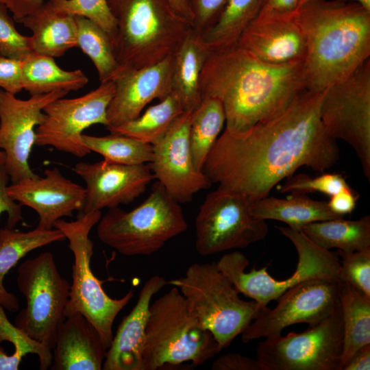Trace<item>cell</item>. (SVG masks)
Listing matches in <instances>:
<instances>
[{"label":"cell","mask_w":370,"mask_h":370,"mask_svg":"<svg viewBox=\"0 0 370 370\" xmlns=\"http://www.w3.org/2000/svg\"><path fill=\"white\" fill-rule=\"evenodd\" d=\"M21 23L32 32L30 36L32 52L55 58L77 47L75 16L57 11L47 2L24 18Z\"/></svg>","instance_id":"cb8c5ba5"},{"label":"cell","mask_w":370,"mask_h":370,"mask_svg":"<svg viewBox=\"0 0 370 370\" xmlns=\"http://www.w3.org/2000/svg\"><path fill=\"white\" fill-rule=\"evenodd\" d=\"M116 23L112 43L123 68L141 69L173 56L193 30L169 0H107Z\"/></svg>","instance_id":"277c9868"},{"label":"cell","mask_w":370,"mask_h":370,"mask_svg":"<svg viewBox=\"0 0 370 370\" xmlns=\"http://www.w3.org/2000/svg\"><path fill=\"white\" fill-rule=\"evenodd\" d=\"M219 352L214 336L190 312L177 287L151 304L143 351V370L187 362L197 367Z\"/></svg>","instance_id":"5b68a950"},{"label":"cell","mask_w":370,"mask_h":370,"mask_svg":"<svg viewBox=\"0 0 370 370\" xmlns=\"http://www.w3.org/2000/svg\"><path fill=\"white\" fill-rule=\"evenodd\" d=\"M324 92L306 90L280 114L245 130L225 129L202 171L218 188L254 202L301 166L321 173L330 169L340 151L320 118Z\"/></svg>","instance_id":"6da1fadb"},{"label":"cell","mask_w":370,"mask_h":370,"mask_svg":"<svg viewBox=\"0 0 370 370\" xmlns=\"http://www.w3.org/2000/svg\"><path fill=\"white\" fill-rule=\"evenodd\" d=\"M173 56L150 66H121L112 78L115 90L107 110L106 127H115L136 119L154 99L161 101L171 92Z\"/></svg>","instance_id":"d6986e66"},{"label":"cell","mask_w":370,"mask_h":370,"mask_svg":"<svg viewBox=\"0 0 370 370\" xmlns=\"http://www.w3.org/2000/svg\"><path fill=\"white\" fill-rule=\"evenodd\" d=\"M343 1L355 2L360 5L365 9L370 11V0H341Z\"/></svg>","instance_id":"816d5d0a"},{"label":"cell","mask_w":370,"mask_h":370,"mask_svg":"<svg viewBox=\"0 0 370 370\" xmlns=\"http://www.w3.org/2000/svg\"><path fill=\"white\" fill-rule=\"evenodd\" d=\"M187 227L180 203L157 181L134 209H108L97 223V233L102 243L122 255L148 256Z\"/></svg>","instance_id":"52a82bcc"},{"label":"cell","mask_w":370,"mask_h":370,"mask_svg":"<svg viewBox=\"0 0 370 370\" xmlns=\"http://www.w3.org/2000/svg\"><path fill=\"white\" fill-rule=\"evenodd\" d=\"M192 112H184L163 137L152 145L153 158L147 163L154 179L177 202H190L195 194L212 182L196 169L189 143Z\"/></svg>","instance_id":"e0dca14e"},{"label":"cell","mask_w":370,"mask_h":370,"mask_svg":"<svg viewBox=\"0 0 370 370\" xmlns=\"http://www.w3.org/2000/svg\"><path fill=\"white\" fill-rule=\"evenodd\" d=\"M68 93L56 91L21 99L0 88V149L5 154L4 168L12 183L38 176L29 164L36 129L45 120L44 108Z\"/></svg>","instance_id":"2e32d148"},{"label":"cell","mask_w":370,"mask_h":370,"mask_svg":"<svg viewBox=\"0 0 370 370\" xmlns=\"http://www.w3.org/2000/svg\"><path fill=\"white\" fill-rule=\"evenodd\" d=\"M300 0H265L256 18H293L299 7Z\"/></svg>","instance_id":"ee69618b"},{"label":"cell","mask_w":370,"mask_h":370,"mask_svg":"<svg viewBox=\"0 0 370 370\" xmlns=\"http://www.w3.org/2000/svg\"><path fill=\"white\" fill-rule=\"evenodd\" d=\"M112 81L75 98H59L47 105L45 121L36 129L37 146H51L60 151L82 158L91 151L82 140L89 127L107 125V110L114 96Z\"/></svg>","instance_id":"5bb4252c"},{"label":"cell","mask_w":370,"mask_h":370,"mask_svg":"<svg viewBox=\"0 0 370 370\" xmlns=\"http://www.w3.org/2000/svg\"><path fill=\"white\" fill-rule=\"evenodd\" d=\"M167 284L178 288L190 312L212 334L220 351L244 332L262 308L254 300L242 299L214 262L193 263L184 276Z\"/></svg>","instance_id":"8992f818"},{"label":"cell","mask_w":370,"mask_h":370,"mask_svg":"<svg viewBox=\"0 0 370 370\" xmlns=\"http://www.w3.org/2000/svg\"><path fill=\"white\" fill-rule=\"evenodd\" d=\"M184 112L177 97L171 92L159 103L150 106L136 119L118 127L108 128L151 145L159 141Z\"/></svg>","instance_id":"1f68e13d"},{"label":"cell","mask_w":370,"mask_h":370,"mask_svg":"<svg viewBox=\"0 0 370 370\" xmlns=\"http://www.w3.org/2000/svg\"><path fill=\"white\" fill-rule=\"evenodd\" d=\"M10 197L21 206L34 210L39 217L38 227L53 228L54 223L64 217L79 212L86 190L81 185L65 177L56 168L47 169L44 177L27 178L8 185Z\"/></svg>","instance_id":"ffe728a7"},{"label":"cell","mask_w":370,"mask_h":370,"mask_svg":"<svg viewBox=\"0 0 370 370\" xmlns=\"http://www.w3.org/2000/svg\"><path fill=\"white\" fill-rule=\"evenodd\" d=\"M14 21L0 1V56L23 61L32 52L30 36L20 34Z\"/></svg>","instance_id":"ab89813d"},{"label":"cell","mask_w":370,"mask_h":370,"mask_svg":"<svg viewBox=\"0 0 370 370\" xmlns=\"http://www.w3.org/2000/svg\"><path fill=\"white\" fill-rule=\"evenodd\" d=\"M167 281L154 275L143 286L136 304L113 336L103 361V370H143V351L151 301Z\"/></svg>","instance_id":"7402d4cb"},{"label":"cell","mask_w":370,"mask_h":370,"mask_svg":"<svg viewBox=\"0 0 370 370\" xmlns=\"http://www.w3.org/2000/svg\"><path fill=\"white\" fill-rule=\"evenodd\" d=\"M338 291V280L334 279L317 278L297 284L278 298L274 308H261L241 334L243 341L281 334L285 328L294 324L321 321L339 304Z\"/></svg>","instance_id":"9a60e30c"},{"label":"cell","mask_w":370,"mask_h":370,"mask_svg":"<svg viewBox=\"0 0 370 370\" xmlns=\"http://www.w3.org/2000/svg\"><path fill=\"white\" fill-rule=\"evenodd\" d=\"M193 20V30L201 35L216 21L227 0H188Z\"/></svg>","instance_id":"60d3db41"},{"label":"cell","mask_w":370,"mask_h":370,"mask_svg":"<svg viewBox=\"0 0 370 370\" xmlns=\"http://www.w3.org/2000/svg\"><path fill=\"white\" fill-rule=\"evenodd\" d=\"M279 188L282 193H321L330 197L345 189L351 188L345 177L341 173H323L312 177L304 173L293 175Z\"/></svg>","instance_id":"f35d334b"},{"label":"cell","mask_w":370,"mask_h":370,"mask_svg":"<svg viewBox=\"0 0 370 370\" xmlns=\"http://www.w3.org/2000/svg\"><path fill=\"white\" fill-rule=\"evenodd\" d=\"M5 163V154L3 151H0V166L4 165Z\"/></svg>","instance_id":"f5cc1de1"},{"label":"cell","mask_w":370,"mask_h":370,"mask_svg":"<svg viewBox=\"0 0 370 370\" xmlns=\"http://www.w3.org/2000/svg\"><path fill=\"white\" fill-rule=\"evenodd\" d=\"M320 118L328 134L355 151L370 181V59L325 90Z\"/></svg>","instance_id":"4fadbf2b"},{"label":"cell","mask_w":370,"mask_h":370,"mask_svg":"<svg viewBox=\"0 0 370 370\" xmlns=\"http://www.w3.org/2000/svg\"><path fill=\"white\" fill-rule=\"evenodd\" d=\"M251 203L243 195L220 188L209 193L195 221L197 253L210 256L264 239L268 225L252 215Z\"/></svg>","instance_id":"7c38bea8"},{"label":"cell","mask_w":370,"mask_h":370,"mask_svg":"<svg viewBox=\"0 0 370 370\" xmlns=\"http://www.w3.org/2000/svg\"><path fill=\"white\" fill-rule=\"evenodd\" d=\"M306 42L308 90L321 92L370 59V11L355 2L312 0L294 16Z\"/></svg>","instance_id":"3957f363"},{"label":"cell","mask_w":370,"mask_h":370,"mask_svg":"<svg viewBox=\"0 0 370 370\" xmlns=\"http://www.w3.org/2000/svg\"><path fill=\"white\" fill-rule=\"evenodd\" d=\"M16 282L26 299L15 325L53 350L58 331L66 319L70 286L50 251L27 259L17 269Z\"/></svg>","instance_id":"30bf717a"},{"label":"cell","mask_w":370,"mask_h":370,"mask_svg":"<svg viewBox=\"0 0 370 370\" xmlns=\"http://www.w3.org/2000/svg\"><path fill=\"white\" fill-rule=\"evenodd\" d=\"M199 86L201 99L221 103L230 131L245 130L280 114L307 90L304 62L269 64L238 45L210 52Z\"/></svg>","instance_id":"7a4b0ae2"},{"label":"cell","mask_w":370,"mask_h":370,"mask_svg":"<svg viewBox=\"0 0 370 370\" xmlns=\"http://www.w3.org/2000/svg\"><path fill=\"white\" fill-rule=\"evenodd\" d=\"M101 217V210L77 217L75 221L62 219L54 223L69 241V248L73 254L72 283L65 308L66 317L79 312L85 316L99 332L106 350L112 338V325L118 314L134 295L132 289L123 297L113 299L102 287V281L93 273L90 260L93 255V243L89 237L92 227Z\"/></svg>","instance_id":"ba28073f"},{"label":"cell","mask_w":370,"mask_h":370,"mask_svg":"<svg viewBox=\"0 0 370 370\" xmlns=\"http://www.w3.org/2000/svg\"><path fill=\"white\" fill-rule=\"evenodd\" d=\"M237 45L256 59L273 65L304 61L306 42L293 18H256L240 37Z\"/></svg>","instance_id":"44dd1931"},{"label":"cell","mask_w":370,"mask_h":370,"mask_svg":"<svg viewBox=\"0 0 370 370\" xmlns=\"http://www.w3.org/2000/svg\"><path fill=\"white\" fill-rule=\"evenodd\" d=\"M209 53L201 36L193 30L173 55L171 92L184 112H193L201 102L200 76Z\"/></svg>","instance_id":"d4e9b609"},{"label":"cell","mask_w":370,"mask_h":370,"mask_svg":"<svg viewBox=\"0 0 370 370\" xmlns=\"http://www.w3.org/2000/svg\"><path fill=\"white\" fill-rule=\"evenodd\" d=\"M73 171L86 183L84 204L77 217L130 204L154 180L147 164L125 165L104 160L92 163L79 162Z\"/></svg>","instance_id":"ac0fdd59"},{"label":"cell","mask_w":370,"mask_h":370,"mask_svg":"<svg viewBox=\"0 0 370 370\" xmlns=\"http://www.w3.org/2000/svg\"><path fill=\"white\" fill-rule=\"evenodd\" d=\"M343 323L338 304L321 321L300 333L265 337L256 349L264 370H341Z\"/></svg>","instance_id":"8fae6325"},{"label":"cell","mask_w":370,"mask_h":370,"mask_svg":"<svg viewBox=\"0 0 370 370\" xmlns=\"http://www.w3.org/2000/svg\"><path fill=\"white\" fill-rule=\"evenodd\" d=\"M310 1H312V0H300L299 8L302 5H304V3H307V2Z\"/></svg>","instance_id":"db71d44e"},{"label":"cell","mask_w":370,"mask_h":370,"mask_svg":"<svg viewBox=\"0 0 370 370\" xmlns=\"http://www.w3.org/2000/svg\"><path fill=\"white\" fill-rule=\"evenodd\" d=\"M265 0H227L216 21L200 36L210 52L237 45L245 30L256 18Z\"/></svg>","instance_id":"f546056e"},{"label":"cell","mask_w":370,"mask_h":370,"mask_svg":"<svg viewBox=\"0 0 370 370\" xmlns=\"http://www.w3.org/2000/svg\"><path fill=\"white\" fill-rule=\"evenodd\" d=\"M212 370H264L257 359L238 354L228 353L219 356L212 363Z\"/></svg>","instance_id":"f6af8a7d"},{"label":"cell","mask_w":370,"mask_h":370,"mask_svg":"<svg viewBox=\"0 0 370 370\" xmlns=\"http://www.w3.org/2000/svg\"><path fill=\"white\" fill-rule=\"evenodd\" d=\"M12 14L16 22L22 20L38 10L44 3V0H0Z\"/></svg>","instance_id":"7dc6e473"},{"label":"cell","mask_w":370,"mask_h":370,"mask_svg":"<svg viewBox=\"0 0 370 370\" xmlns=\"http://www.w3.org/2000/svg\"><path fill=\"white\" fill-rule=\"evenodd\" d=\"M22 61L0 56V88L16 95L22 91Z\"/></svg>","instance_id":"b9f144b4"},{"label":"cell","mask_w":370,"mask_h":370,"mask_svg":"<svg viewBox=\"0 0 370 370\" xmlns=\"http://www.w3.org/2000/svg\"><path fill=\"white\" fill-rule=\"evenodd\" d=\"M52 352V370H100L107 350L94 325L76 312L60 325Z\"/></svg>","instance_id":"603a6c76"},{"label":"cell","mask_w":370,"mask_h":370,"mask_svg":"<svg viewBox=\"0 0 370 370\" xmlns=\"http://www.w3.org/2000/svg\"><path fill=\"white\" fill-rule=\"evenodd\" d=\"M47 3L57 11L89 19L107 34L112 45L116 23L107 0H48Z\"/></svg>","instance_id":"d590c367"},{"label":"cell","mask_w":370,"mask_h":370,"mask_svg":"<svg viewBox=\"0 0 370 370\" xmlns=\"http://www.w3.org/2000/svg\"><path fill=\"white\" fill-rule=\"evenodd\" d=\"M225 125L221 103L214 98H204L192 112L189 143L194 164L202 171L205 160Z\"/></svg>","instance_id":"d6a6232c"},{"label":"cell","mask_w":370,"mask_h":370,"mask_svg":"<svg viewBox=\"0 0 370 370\" xmlns=\"http://www.w3.org/2000/svg\"><path fill=\"white\" fill-rule=\"evenodd\" d=\"M88 82L82 70H63L54 58L47 56L32 52L22 61V87L31 96L56 91H77Z\"/></svg>","instance_id":"83f0119b"},{"label":"cell","mask_w":370,"mask_h":370,"mask_svg":"<svg viewBox=\"0 0 370 370\" xmlns=\"http://www.w3.org/2000/svg\"><path fill=\"white\" fill-rule=\"evenodd\" d=\"M277 229L293 243L298 254L296 270L290 278L277 280L267 273V267L253 268L246 272L249 260L238 251L225 254L217 262L238 292L252 299L262 308L305 280L317 278L338 280L340 260L337 254L317 245L301 231L283 226Z\"/></svg>","instance_id":"9c48e42d"},{"label":"cell","mask_w":370,"mask_h":370,"mask_svg":"<svg viewBox=\"0 0 370 370\" xmlns=\"http://www.w3.org/2000/svg\"><path fill=\"white\" fill-rule=\"evenodd\" d=\"M301 231L314 244L330 250L357 251L370 248V217L357 220L343 218L314 221Z\"/></svg>","instance_id":"f1b7e54d"},{"label":"cell","mask_w":370,"mask_h":370,"mask_svg":"<svg viewBox=\"0 0 370 370\" xmlns=\"http://www.w3.org/2000/svg\"><path fill=\"white\" fill-rule=\"evenodd\" d=\"M358 197L359 195L351 187L330 197L327 202L330 209L334 213L344 217L354 211Z\"/></svg>","instance_id":"bcb514c9"},{"label":"cell","mask_w":370,"mask_h":370,"mask_svg":"<svg viewBox=\"0 0 370 370\" xmlns=\"http://www.w3.org/2000/svg\"><path fill=\"white\" fill-rule=\"evenodd\" d=\"M8 341L14 347V353L21 357L27 354H36L39 369H48L53 361V352L49 347L33 339L25 332L13 325L7 318L0 305V343Z\"/></svg>","instance_id":"8d00e7d4"},{"label":"cell","mask_w":370,"mask_h":370,"mask_svg":"<svg viewBox=\"0 0 370 370\" xmlns=\"http://www.w3.org/2000/svg\"><path fill=\"white\" fill-rule=\"evenodd\" d=\"M66 239L57 228L50 230L36 227L28 232L14 228L0 229V305L11 312L19 308L16 296L8 292L3 286L5 275L18 261L34 249Z\"/></svg>","instance_id":"4316f807"},{"label":"cell","mask_w":370,"mask_h":370,"mask_svg":"<svg viewBox=\"0 0 370 370\" xmlns=\"http://www.w3.org/2000/svg\"><path fill=\"white\" fill-rule=\"evenodd\" d=\"M82 140L90 151L101 155L105 161L125 165L147 164L153 158V147L132 137L118 134L96 136L82 135Z\"/></svg>","instance_id":"e575fe53"},{"label":"cell","mask_w":370,"mask_h":370,"mask_svg":"<svg viewBox=\"0 0 370 370\" xmlns=\"http://www.w3.org/2000/svg\"><path fill=\"white\" fill-rule=\"evenodd\" d=\"M10 180L4 165L0 166V216L6 212L8 214L7 227L14 228L23 220L21 206L13 200L7 191L8 182Z\"/></svg>","instance_id":"7bdbcfd3"},{"label":"cell","mask_w":370,"mask_h":370,"mask_svg":"<svg viewBox=\"0 0 370 370\" xmlns=\"http://www.w3.org/2000/svg\"><path fill=\"white\" fill-rule=\"evenodd\" d=\"M341 261L338 281L345 282L370 299V248L357 251L338 250Z\"/></svg>","instance_id":"74e56055"},{"label":"cell","mask_w":370,"mask_h":370,"mask_svg":"<svg viewBox=\"0 0 370 370\" xmlns=\"http://www.w3.org/2000/svg\"><path fill=\"white\" fill-rule=\"evenodd\" d=\"M77 47L94 64L101 83L112 81L121 66L117 62L107 34L89 19L75 16Z\"/></svg>","instance_id":"836d02e7"},{"label":"cell","mask_w":370,"mask_h":370,"mask_svg":"<svg viewBox=\"0 0 370 370\" xmlns=\"http://www.w3.org/2000/svg\"><path fill=\"white\" fill-rule=\"evenodd\" d=\"M23 357L16 353L8 355L0 346V370H17Z\"/></svg>","instance_id":"681fc988"},{"label":"cell","mask_w":370,"mask_h":370,"mask_svg":"<svg viewBox=\"0 0 370 370\" xmlns=\"http://www.w3.org/2000/svg\"><path fill=\"white\" fill-rule=\"evenodd\" d=\"M169 1L180 14L193 23V16L188 0H169Z\"/></svg>","instance_id":"f907efd6"},{"label":"cell","mask_w":370,"mask_h":370,"mask_svg":"<svg viewBox=\"0 0 370 370\" xmlns=\"http://www.w3.org/2000/svg\"><path fill=\"white\" fill-rule=\"evenodd\" d=\"M338 284L343 323L341 370L358 349L370 344V299L347 283Z\"/></svg>","instance_id":"4dcf8cb0"},{"label":"cell","mask_w":370,"mask_h":370,"mask_svg":"<svg viewBox=\"0 0 370 370\" xmlns=\"http://www.w3.org/2000/svg\"><path fill=\"white\" fill-rule=\"evenodd\" d=\"M370 344L358 349L341 370H369Z\"/></svg>","instance_id":"c3c4849f"},{"label":"cell","mask_w":370,"mask_h":370,"mask_svg":"<svg viewBox=\"0 0 370 370\" xmlns=\"http://www.w3.org/2000/svg\"><path fill=\"white\" fill-rule=\"evenodd\" d=\"M251 213L260 219L284 222L297 231L312 222L344 217L334 213L327 201L302 193H291L286 199L268 195L251 203Z\"/></svg>","instance_id":"484cf974"}]
</instances>
